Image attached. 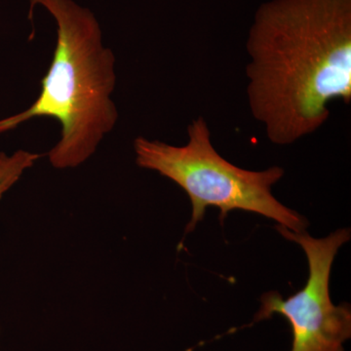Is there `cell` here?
Instances as JSON below:
<instances>
[{
  "instance_id": "1",
  "label": "cell",
  "mask_w": 351,
  "mask_h": 351,
  "mask_svg": "<svg viewBox=\"0 0 351 351\" xmlns=\"http://www.w3.org/2000/svg\"><path fill=\"white\" fill-rule=\"evenodd\" d=\"M246 49L249 107L272 144L315 133L329 104L351 101V0H270Z\"/></svg>"
},
{
  "instance_id": "2",
  "label": "cell",
  "mask_w": 351,
  "mask_h": 351,
  "mask_svg": "<svg viewBox=\"0 0 351 351\" xmlns=\"http://www.w3.org/2000/svg\"><path fill=\"white\" fill-rule=\"evenodd\" d=\"M29 18L41 5L54 18L57 43L36 101L24 112L0 119V134L38 117L58 120L61 138L48 152L51 165L68 169L82 165L112 131L119 112L114 56L101 43V31L91 11L73 0H29Z\"/></svg>"
},
{
  "instance_id": "3",
  "label": "cell",
  "mask_w": 351,
  "mask_h": 351,
  "mask_svg": "<svg viewBox=\"0 0 351 351\" xmlns=\"http://www.w3.org/2000/svg\"><path fill=\"white\" fill-rule=\"evenodd\" d=\"M188 136V143L182 147L144 137L134 141L138 167L159 173L188 195L193 213L186 234L195 230L209 207L219 209L221 223L228 212L241 210L274 219L291 232L306 230L307 219L272 195V186L284 176L282 168L250 171L233 165L212 145L211 132L203 117L189 124Z\"/></svg>"
},
{
  "instance_id": "4",
  "label": "cell",
  "mask_w": 351,
  "mask_h": 351,
  "mask_svg": "<svg viewBox=\"0 0 351 351\" xmlns=\"http://www.w3.org/2000/svg\"><path fill=\"white\" fill-rule=\"evenodd\" d=\"M276 230L289 241L302 247L308 262L306 286L284 300L276 292L261 298L255 322L282 315L292 329L291 351H345L351 337V311L348 304L335 306L330 298V274L335 257L350 239V230L341 228L325 239H313L304 230L294 232L282 226Z\"/></svg>"
},
{
  "instance_id": "5",
  "label": "cell",
  "mask_w": 351,
  "mask_h": 351,
  "mask_svg": "<svg viewBox=\"0 0 351 351\" xmlns=\"http://www.w3.org/2000/svg\"><path fill=\"white\" fill-rule=\"evenodd\" d=\"M40 157H43L41 154L24 149L16 151L12 154L0 152V200Z\"/></svg>"
}]
</instances>
